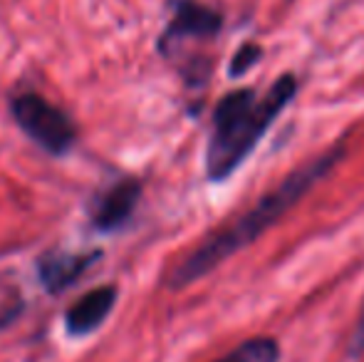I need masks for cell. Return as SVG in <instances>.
Instances as JSON below:
<instances>
[{"instance_id": "4", "label": "cell", "mask_w": 364, "mask_h": 362, "mask_svg": "<svg viewBox=\"0 0 364 362\" xmlns=\"http://www.w3.org/2000/svg\"><path fill=\"white\" fill-rule=\"evenodd\" d=\"M223 30V13L201 0H176L173 15L159 35V53L171 58L188 40H213Z\"/></svg>"}, {"instance_id": "7", "label": "cell", "mask_w": 364, "mask_h": 362, "mask_svg": "<svg viewBox=\"0 0 364 362\" xmlns=\"http://www.w3.org/2000/svg\"><path fill=\"white\" fill-rule=\"evenodd\" d=\"M119 298V288L117 285H100V288L87 290L82 298H77L68 310H65V333L70 338H87V335L97 333L107 318L112 315Z\"/></svg>"}, {"instance_id": "10", "label": "cell", "mask_w": 364, "mask_h": 362, "mask_svg": "<svg viewBox=\"0 0 364 362\" xmlns=\"http://www.w3.org/2000/svg\"><path fill=\"white\" fill-rule=\"evenodd\" d=\"M350 353L352 355H362L364 353V303H362V310H360L357 328H355V333H352V340H350Z\"/></svg>"}, {"instance_id": "6", "label": "cell", "mask_w": 364, "mask_h": 362, "mask_svg": "<svg viewBox=\"0 0 364 362\" xmlns=\"http://www.w3.org/2000/svg\"><path fill=\"white\" fill-rule=\"evenodd\" d=\"M102 256L105 253L100 248H95V251H60V248H53L35 261V273H38L40 285L50 295H60L63 290L73 288Z\"/></svg>"}, {"instance_id": "3", "label": "cell", "mask_w": 364, "mask_h": 362, "mask_svg": "<svg viewBox=\"0 0 364 362\" xmlns=\"http://www.w3.org/2000/svg\"><path fill=\"white\" fill-rule=\"evenodd\" d=\"M10 117L38 149L50 156H65L77 142L75 119L38 92H20L10 100Z\"/></svg>"}, {"instance_id": "5", "label": "cell", "mask_w": 364, "mask_h": 362, "mask_svg": "<svg viewBox=\"0 0 364 362\" xmlns=\"http://www.w3.org/2000/svg\"><path fill=\"white\" fill-rule=\"evenodd\" d=\"M141 191H144L141 181L134 179V176H122V179L100 188L87 206L92 228L100 233L122 231L134 218L136 206L141 201Z\"/></svg>"}, {"instance_id": "9", "label": "cell", "mask_w": 364, "mask_h": 362, "mask_svg": "<svg viewBox=\"0 0 364 362\" xmlns=\"http://www.w3.org/2000/svg\"><path fill=\"white\" fill-rule=\"evenodd\" d=\"M260 60H263V48H260L258 43H243L233 53V58H230L228 75L230 78H243V75L250 73Z\"/></svg>"}, {"instance_id": "8", "label": "cell", "mask_w": 364, "mask_h": 362, "mask_svg": "<svg viewBox=\"0 0 364 362\" xmlns=\"http://www.w3.org/2000/svg\"><path fill=\"white\" fill-rule=\"evenodd\" d=\"M216 362H280V345L273 338H250Z\"/></svg>"}, {"instance_id": "1", "label": "cell", "mask_w": 364, "mask_h": 362, "mask_svg": "<svg viewBox=\"0 0 364 362\" xmlns=\"http://www.w3.org/2000/svg\"><path fill=\"white\" fill-rule=\"evenodd\" d=\"M345 156V147H335V149L325 151L317 159L302 164L297 171H292L290 176H285L273 191H268L263 198L253 203L248 211H243L240 216H235L233 221H228L223 228L213 231L208 238H203L186 258L173 266V271L168 273L166 285L173 290L188 288L191 283L201 280L203 275L216 271L225 258L235 256L238 251H243L245 246L260 238L275 221L285 216L307 191H312L320 179H325L337 161Z\"/></svg>"}, {"instance_id": "2", "label": "cell", "mask_w": 364, "mask_h": 362, "mask_svg": "<svg viewBox=\"0 0 364 362\" xmlns=\"http://www.w3.org/2000/svg\"><path fill=\"white\" fill-rule=\"evenodd\" d=\"M297 78L285 73L265 92L240 87L218 100L206 147V176L220 183L235 174L263 142L283 110L295 100Z\"/></svg>"}]
</instances>
